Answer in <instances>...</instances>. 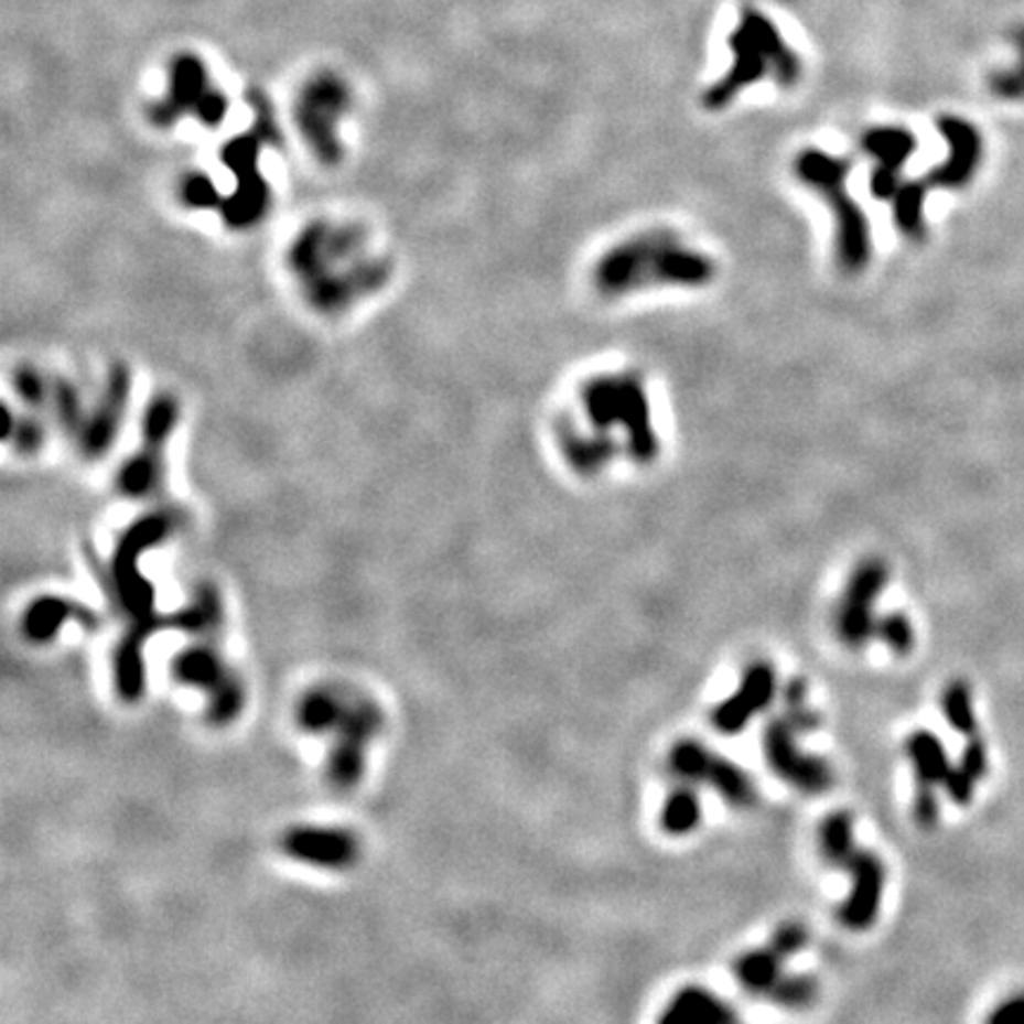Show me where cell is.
Listing matches in <instances>:
<instances>
[{"label":"cell","mask_w":1024,"mask_h":1024,"mask_svg":"<svg viewBox=\"0 0 1024 1024\" xmlns=\"http://www.w3.org/2000/svg\"><path fill=\"white\" fill-rule=\"evenodd\" d=\"M714 276L716 263L704 251L669 230H650L605 251L593 282L603 297H624L648 288H704Z\"/></svg>","instance_id":"obj_1"},{"label":"cell","mask_w":1024,"mask_h":1024,"mask_svg":"<svg viewBox=\"0 0 1024 1024\" xmlns=\"http://www.w3.org/2000/svg\"><path fill=\"white\" fill-rule=\"evenodd\" d=\"M733 62L714 86L702 96L707 109H726L745 88L774 82L780 88H795L805 72L801 57L787 45L776 22L754 6H745L729 36Z\"/></svg>","instance_id":"obj_2"},{"label":"cell","mask_w":1024,"mask_h":1024,"mask_svg":"<svg viewBox=\"0 0 1024 1024\" xmlns=\"http://www.w3.org/2000/svg\"><path fill=\"white\" fill-rule=\"evenodd\" d=\"M579 401L584 408L591 434L619 446L612 432H622L628 459L638 465H650L657 461L659 441L650 420L648 391H645V382L638 373L595 375L581 387Z\"/></svg>","instance_id":"obj_3"},{"label":"cell","mask_w":1024,"mask_h":1024,"mask_svg":"<svg viewBox=\"0 0 1024 1024\" xmlns=\"http://www.w3.org/2000/svg\"><path fill=\"white\" fill-rule=\"evenodd\" d=\"M852 164L844 157L828 154L826 150L809 148L797 154L795 176L821 195L834 218V259L840 271L859 276L873 259L871 226L856 200L847 191V179Z\"/></svg>","instance_id":"obj_4"},{"label":"cell","mask_w":1024,"mask_h":1024,"mask_svg":"<svg viewBox=\"0 0 1024 1024\" xmlns=\"http://www.w3.org/2000/svg\"><path fill=\"white\" fill-rule=\"evenodd\" d=\"M939 133L949 143V157L918 181H904L894 195V220L908 238L925 235V197L933 191H956L972 181L982 162V136L966 119L944 115L937 121Z\"/></svg>","instance_id":"obj_5"},{"label":"cell","mask_w":1024,"mask_h":1024,"mask_svg":"<svg viewBox=\"0 0 1024 1024\" xmlns=\"http://www.w3.org/2000/svg\"><path fill=\"white\" fill-rule=\"evenodd\" d=\"M669 764L679 778L712 785L723 799L731 801L735 807H754L756 797H759L752 778L743 768L723 759V756H716L714 752H709L704 745L696 743V740H681V743L671 750Z\"/></svg>","instance_id":"obj_6"},{"label":"cell","mask_w":1024,"mask_h":1024,"mask_svg":"<svg viewBox=\"0 0 1024 1024\" xmlns=\"http://www.w3.org/2000/svg\"><path fill=\"white\" fill-rule=\"evenodd\" d=\"M887 584V564L871 558L863 560L852 579L838 612V634L849 648H863L875 636L877 619L873 605Z\"/></svg>","instance_id":"obj_7"},{"label":"cell","mask_w":1024,"mask_h":1024,"mask_svg":"<svg viewBox=\"0 0 1024 1024\" xmlns=\"http://www.w3.org/2000/svg\"><path fill=\"white\" fill-rule=\"evenodd\" d=\"M799 733L793 729V723L783 719H774L764 731V752L768 766L774 774L787 780L790 785L799 787L805 793H823L832 785L834 776L832 768L811 754H801L795 737Z\"/></svg>","instance_id":"obj_8"},{"label":"cell","mask_w":1024,"mask_h":1024,"mask_svg":"<svg viewBox=\"0 0 1024 1024\" xmlns=\"http://www.w3.org/2000/svg\"><path fill=\"white\" fill-rule=\"evenodd\" d=\"M861 148L873 162L871 193L880 202H892L904 185L902 171L916 152V136L902 126H873L863 133Z\"/></svg>","instance_id":"obj_9"},{"label":"cell","mask_w":1024,"mask_h":1024,"mask_svg":"<svg viewBox=\"0 0 1024 1024\" xmlns=\"http://www.w3.org/2000/svg\"><path fill=\"white\" fill-rule=\"evenodd\" d=\"M776 671L768 661H752V665L745 669L743 683H740L737 692L733 698H729L723 704H719L712 714L714 729L735 735L743 729H747V723L754 714L764 712V709L770 704L776 696Z\"/></svg>","instance_id":"obj_10"},{"label":"cell","mask_w":1024,"mask_h":1024,"mask_svg":"<svg viewBox=\"0 0 1024 1024\" xmlns=\"http://www.w3.org/2000/svg\"><path fill=\"white\" fill-rule=\"evenodd\" d=\"M844 869L852 873L854 887L849 899L840 908V920L849 929L871 927L877 920V910L882 902V890H885V865L871 852H856L849 856Z\"/></svg>","instance_id":"obj_11"},{"label":"cell","mask_w":1024,"mask_h":1024,"mask_svg":"<svg viewBox=\"0 0 1024 1024\" xmlns=\"http://www.w3.org/2000/svg\"><path fill=\"white\" fill-rule=\"evenodd\" d=\"M735 1013L729 1007V1003H723L714 994H709L707 989L700 987H688L679 991L667 1013L661 1015V1022L667 1024H726L733 1022Z\"/></svg>","instance_id":"obj_12"},{"label":"cell","mask_w":1024,"mask_h":1024,"mask_svg":"<svg viewBox=\"0 0 1024 1024\" xmlns=\"http://www.w3.org/2000/svg\"><path fill=\"white\" fill-rule=\"evenodd\" d=\"M783 956L776 953L770 947L759 949V951H750L745 956H740L735 960V977L737 982L743 984L752 994H764L768 996L770 989L776 987V982L783 977Z\"/></svg>","instance_id":"obj_13"},{"label":"cell","mask_w":1024,"mask_h":1024,"mask_svg":"<svg viewBox=\"0 0 1024 1024\" xmlns=\"http://www.w3.org/2000/svg\"><path fill=\"white\" fill-rule=\"evenodd\" d=\"M906 752L910 756L913 768H916L918 783L935 787V785H941L944 778L949 776V770H951L949 756L947 752H944V745L939 743L937 735L927 733V731L913 733L906 743Z\"/></svg>","instance_id":"obj_14"},{"label":"cell","mask_w":1024,"mask_h":1024,"mask_svg":"<svg viewBox=\"0 0 1024 1024\" xmlns=\"http://www.w3.org/2000/svg\"><path fill=\"white\" fill-rule=\"evenodd\" d=\"M702 807L700 797L692 787H679L667 799L665 809H661V828L669 834H688L700 826Z\"/></svg>","instance_id":"obj_15"},{"label":"cell","mask_w":1024,"mask_h":1024,"mask_svg":"<svg viewBox=\"0 0 1024 1024\" xmlns=\"http://www.w3.org/2000/svg\"><path fill=\"white\" fill-rule=\"evenodd\" d=\"M821 849L832 865H842L856 852L852 834V816L847 811L830 813L821 826Z\"/></svg>","instance_id":"obj_16"},{"label":"cell","mask_w":1024,"mask_h":1024,"mask_svg":"<svg viewBox=\"0 0 1024 1024\" xmlns=\"http://www.w3.org/2000/svg\"><path fill=\"white\" fill-rule=\"evenodd\" d=\"M941 712L951 723V729L960 735H974L977 733V716L972 707V690L963 681H953L941 698Z\"/></svg>","instance_id":"obj_17"},{"label":"cell","mask_w":1024,"mask_h":1024,"mask_svg":"<svg viewBox=\"0 0 1024 1024\" xmlns=\"http://www.w3.org/2000/svg\"><path fill=\"white\" fill-rule=\"evenodd\" d=\"M1013 41L1017 45V62L1011 69L994 72L989 78V88L994 90V96L1003 100H1022L1024 98V26H1020Z\"/></svg>","instance_id":"obj_18"},{"label":"cell","mask_w":1024,"mask_h":1024,"mask_svg":"<svg viewBox=\"0 0 1024 1024\" xmlns=\"http://www.w3.org/2000/svg\"><path fill=\"white\" fill-rule=\"evenodd\" d=\"M816 996H818V984L811 980V977H801V974L797 977L783 974L768 994L770 1001H776L778 1005H785V1007H805L813 1003Z\"/></svg>","instance_id":"obj_19"},{"label":"cell","mask_w":1024,"mask_h":1024,"mask_svg":"<svg viewBox=\"0 0 1024 1024\" xmlns=\"http://www.w3.org/2000/svg\"><path fill=\"white\" fill-rule=\"evenodd\" d=\"M875 636L885 640L887 648L892 653H896V655H908L913 650V643H916V632H913V624L899 612L887 614V617L877 619Z\"/></svg>","instance_id":"obj_20"},{"label":"cell","mask_w":1024,"mask_h":1024,"mask_svg":"<svg viewBox=\"0 0 1024 1024\" xmlns=\"http://www.w3.org/2000/svg\"><path fill=\"white\" fill-rule=\"evenodd\" d=\"M807 941H809V935H807L805 925L787 923V925L778 927V933L774 935V939H770L768 947L774 949L776 953H780L783 958H790L793 953L805 949Z\"/></svg>","instance_id":"obj_21"},{"label":"cell","mask_w":1024,"mask_h":1024,"mask_svg":"<svg viewBox=\"0 0 1024 1024\" xmlns=\"http://www.w3.org/2000/svg\"><path fill=\"white\" fill-rule=\"evenodd\" d=\"M958 766L963 768L970 778L980 780L989 770V752H987L984 740H980L977 735H970L963 754H960V764Z\"/></svg>","instance_id":"obj_22"},{"label":"cell","mask_w":1024,"mask_h":1024,"mask_svg":"<svg viewBox=\"0 0 1024 1024\" xmlns=\"http://www.w3.org/2000/svg\"><path fill=\"white\" fill-rule=\"evenodd\" d=\"M913 816H916L918 826H923V828H933L937 823L939 801L935 797V787L933 785L918 783L916 801H913Z\"/></svg>","instance_id":"obj_23"},{"label":"cell","mask_w":1024,"mask_h":1024,"mask_svg":"<svg viewBox=\"0 0 1024 1024\" xmlns=\"http://www.w3.org/2000/svg\"><path fill=\"white\" fill-rule=\"evenodd\" d=\"M974 778H970L960 766H951L949 776L944 778L941 787L947 790V795L956 801V805H970V799L974 795Z\"/></svg>","instance_id":"obj_24"},{"label":"cell","mask_w":1024,"mask_h":1024,"mask_svg":"<svg viewBox=\"0 0 1024 1024\" xmlns=\"http://www.w3.org/2000/svg\"><path fill=\"white\" fill-rule=\"evenodd\" d=\"M989 1022L999 1024H1024V994L1011 1001L1001 1003L994 1013L989 1015Z\"/></svg>","instance_id":"obj_25"}]
</instances>
